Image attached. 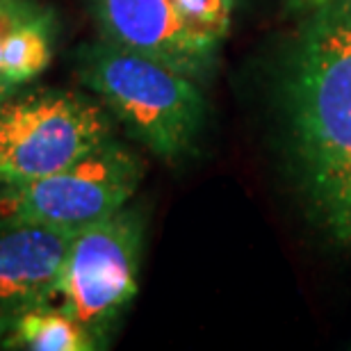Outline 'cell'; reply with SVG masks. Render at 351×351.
I'll list each match as a JSON object with an SVG mask.
<instances>
[{"instance_id":"cell-1","label":"cell","mask_w":351,"mask_h":351,"mask_svg":"<svg viewBox=\"0 0 351 351\" xmlns=\"http://www.w3.org/2000/svg\"><path fill=\"white\" fill-rule=\"evenodd\" d=\"M285 105L313 213L351 247V0L311 12L290 60Z\"/></svg>"},{"instance_id":"cell-2","label":"cell","mask_w":351,"mask_h":351,"mask_svg":"<svg viewBox=\"0 0 351 351\" xmlns=\"http://www.w3.org/2000/svg\"><path fill=\"white\" fill-rule=\"evenodd\" d=\"M75 73L153 156L176 162L192 151L208 112L199 80L105 39L80 46Z\"/></svg>"},{"instance_id":"cell-3","label":"cell","mask_w":351,"mask_h":351,"mask_svg":"<svg viewBox=\"0 0 351 351\" xmlns=\"http://www.w3.org/2000/svg\"><path fill=\"white\" fill-rule=\"evenodd\" d=\"M117 121L94 94L41 87L0 105V185L58 173L114 139Z\"/></svg>"},{"instance_id":"cell-4","label":"cell","mask_w":351,"mask_h":351,"mask_svg":"<svg viewBox=\"0 0 351 351\" xmlns=\"http://www.w3.org/2000/svg\"><path fill=\"white\" fill-rule=\"evenodd\" d=\"M142 251L144 215L130 206L71 237L58 306L73 315L101 349L137 297Z\"/></svg>"},{"instance_id":"cell-5","label":"cell","mask_w":351,"mask_h":351,"mask_svg":"<svg viewBox=\"0 0 351 351\" xmlns=\"http://www.w3.org/2000/svg\"><path fill=\"white\" fill-rule=\"evenodd\" d=\"M142 178V158L114 137L58 173L3 185L0 221L44 223L75 235L128 206Z\"/></svg>"},{"instance_id":"cell-6","label":"cell","mask_w":351,"mask_h":351,"mask_svg":"<svg viewBox=\"0 0 351 351\" xmlns=\"http://www.w3.org/2000/svg\"><path fill=\"white\" fill-rule=\"evenodd\" d=\"M101 39L206 82L221 41L192 27L171 0H91Z\"/></svg>"},{"instance_id":"cell-7","label":"cell","mask_w":351,"mask_h":351,"mask_svg":"<svg viewBox=\"0 0 351 351\" xmlns=\"http://www.w3.org/2000/svg\"><path fill=\"white\" fill-rule=\"evenodd\" d=\"M73 233L32 221H0V345L21 315L58 304Z\"/></svg>"},{"instance_id":"cell-8","label":"cell","mask_w":351,"mask_h":351,"mask_svg":"<svg viewBox=\"0 0 351 351\" xmlns=\"http://www.w3.org/2000/svg\"><path fill=\"white\" fill-rule=\"evenodd\" d=\"M0 349L14 351H94L98 340L64 308L53 304L21 315Z\"/></svg>"},{"instance_id":"cell-9","label":"cell","mask_w":351,"mask_h":351,"mask_svg":"<svg viewBox=\"0 0 351 351\" xmlns=\"http://www.w3.org/2000/svg\"><path fill=\"white\" fill-rule=\"evenodd\" d=\"M55 41V12L46 7L37 19L19 27L3 46L0 73L12 87H23L51 66Z\"/></svg>"},{"instance_id":"cell-10","label":"cell","mask_w":351,"mask_h":351,"mask_svg":"<svg viewBox=\"0 0 351 351\" xmlns=\"http://www.w3.org/2000/svg\"><path fill=\"white\" fill-rule=\"evenodd\" d=\"M180 16L203 34L223 41L230 30L233 0H171Z\"/></svg>"},{"instance_id":"cell-11","label":"cell","mask_w":351,"mask_h":351,"mask_svg":"<svg viewBox=\"0 0 351 351\" xmlns=\"http://www.w3.org/2000/svg\"><path fill=\"white\" fill-rule=\"evenodd\" d=\"M46 5L39 0H0V64H3V46L19 27L37 19ZM3 75V73H0Z\"/></svg>"},{"instance_id":"cell-12","label":"cell","mask_w":351,"mask_h":351,"mask_svg":"<svg viewBox=\"0 0 351 351\" xmlns=\"http://www.w3.org/2000/svg\"><path fill=\"white\" fill-rule=\"evenodd\" d=\"M326 3H331V0H290V7L297 12L311 14L315 10H319V7H324Z\"/></svg>"},{"instance_id":"cell-13","label":"cell","mask_w":351,"mask_h":351,"mask_svg":"<svg viewBox=\"0 0 351 351\" xmlns=\"http://www.w3.org/2000/svg\"><path fill=\"white\" fill-rule=\"evenodd\" d=\"M14 91H16V87H12L10 82H7V80L3 78V75H0V105H3V103L7 101V98H10V96L14 94Z\"/></svg>"}]
</instances>
